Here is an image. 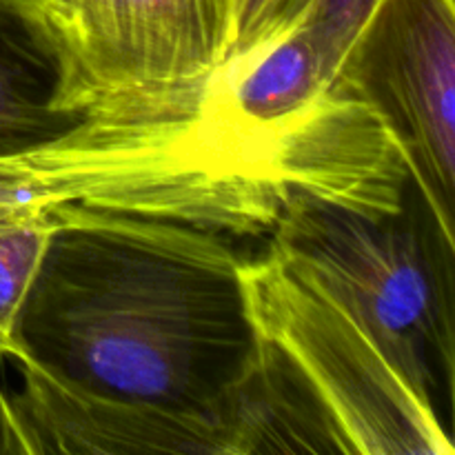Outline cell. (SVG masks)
<instances>
[{
	"label": "cell",
	"mask_w": 455,
	"mask_h": 455,
	"mask_svg": "<svg viewBox=\"0 0 455 455\" xmlns=\"http://www.w3.org/2000/svg\"><path fill=\"white\" fill-rule=\"evenodd\" d=\"M267 138L287 191L363 216L389 218L407 209L416 189L389 124L342 74Z\"/></svg>",
	"instance_id": "ba28073f"
},
{
	"label": "cell",
	"mask_w": 455,
	"mask_h": 455,
	"mask_svg": "<svg viewBox=\"0 0 455 455\" xmlns=\"http://www.w3.org/2000/svg\"><path fill=\"white\" fill-rule=\"evenodd\" d=\"M378 3L380 0H284L274 27L262 38V43L283 31L284 27L300 25L318 38L329 58L342 71L360 29L369 20Z\"/></svg>",
	"instance_id": "8fae6325"
},
{
	"label": "cell",
	"mask_w": 455,
	"mask_h": 455,
	"mask_svg": "<svg viewBox=\"0 0 455 455\" xmlns=\"http://www.w3.org/2000/svg\"><path fill=\"white\" fill-rule=\"evenodd\" d=\"M258 340L305 395L331 453L451 455V425L363 324L271 247L243 267Z\"/></svg>",
	"instance_id": "277c9868"
},
{
	"label": "cell",
	"mask_w": 455,
	"mask_h": 455,
	"mask_svg": "<svg viewBox=\"0 0 455 455\" xmlns=\"http://www.w3.org/2000/svg\"><path fill=\"white\" fill-rule=\"evenodd\" d=\"M7 360L18 371V387L7 389L13 455H238V440L218 413L114 398L74 385L20 354Z\"/></svg>",
	"instance_id": "52a82bcc"
},
{
	"label": "cell",
	"mask_w": 455,
	"mask_h": 455,
	"mask_svg": "<svg viewBox=\"0 0 455 455\" xmlns=\"http://www.w3.org/2000/svg\"><path fill=\"white\" fill-rule=\"evenodd\" d=\"M212 80L114 93L56 136L0 154V227L80 207L269 235L287 198L269 138L235 127Z\"/></svg>",
	"instance_id": "7a4b0ae2"
},
{
	"label": "cell",
	"mask_w": 455,
	"mask_h": 455,
	"mask_svg": "<svg viewBox=\"0 0 455 455\" xmlns=\"http://www.w3.org/2000/svg\"><path fill=\"white\" fill-rule=\"evenodd\" d=\"M53 220L0 227V360L16 345V324Z\"/></svg>",
	"instance_id": "30bf717a"
},
{
	"label": "cell",
	"mask_w": 455,
	"mask_h": 455,
	"mask_svg": "<svg viewBox=\"0 0 455 455\" xmlns=\"http://www.w3.org/2000/svg\"><path fill=\"white\" fill-rule=\"evenodd\" d=\"M284 0H240L238 3V34L229 60L251 52L262 43L274 27Z\"/></svg>",
	"instance_id": "7c38bea8"
},
{
	"label": "cell",
	"mask_w": 455,
	"mask_h": 455,
	"mask_svg": "<svg viewBox=\"0 0 455 455\" xmlns=\"http://www.w3.org/2000/svg\"><path fill=\"white\" fill-rule=\"evenodd\" d=\"M0 3H12V4H20V3H27V0H0Z\"/></svg>",
	"instance_id": "5bb4252c"
},
{
	"label": "cell",
	"mask_w": 455,
	"mask_h": 455,
	"mask_svg": "<svg viewBox=\"0 0 455 455\" xmlns=\"http://www.w3.org/2000/svg\"><path fill=\"white\" fill-rule=\"evenodd\" d=\"M56 71L16 4L0 3V154L52 138L78 116L53 109Z\"/></svg>",
	"instance_id": "9c48e42d"
},
{
	"label": "cell",
	"mask_w": 455,
	"mask_h": 455,
	"mask_svg": "<svg viewBox=\"0 0 455 455\" xmlns=\"http://www.w3.org/2000/svg\"><path fill=\"white\" fill-rule=\"evenodd\" d=\"M340 74L380 111L422 200L453 243V0H380Z\"/></svg>",
	"instance_id": "8992f818"
},
{
	"label": "cell",
	"mask_w": 455,
	"mask_h": 455,
	"mask_svg": "<svg viewBox=\"0 0 455 455\" xmlns=\"http://www.w3.org/2000/svg\"><path fill=\"white\" fill-rule=\"evenodd\" d=\"M429 216L425 200L418 216L371 218L287 191L269 247L331 293L438 407L453 389V243L435 220L422 227Z\"/></svg>",
	"instance_id": "3957f363"
},
{
	"label": "cell",
	"mask_w": 455,
	"mask_h": 455,
	"mask_svg": "<svg viewBox=\"0 0 455 455\" xmlns=\"http://www.w3.org/2000/svg\"><path fill=\"white\" fill-rule=\"evenodd\" d=\"M52 218L9 355L98 394L227 420L260 349L231 235L80 207Z\"/></svg>",
	"instance_id": "6da1fadb"
},
{
	"label": "cell",
	"mask_w": 455,
	"mask_h": 455,
	"mask_svg": "<svg viewBox=\"0 0 455 455\" xmlns=\"http://www.w3.org/2000/svg\"><path fill=\"white\" fill-rule=\"evenodd\" d=\"M240 0H27L16 4L56 71L53 109L212 80L229 62Z\"/></svg>",
	"instance_id": "5b68a950"
},
{
	"label": "cell",
	"mask_w": 455,
	"mask_h": 455,
	"mask_svg": "<svg viewBox=\"0 0 455 455\" xmlns=\"http://www.w3.org/2000/svg\"><path fill=\"white\" fill-rule=\"evenodd\" d=\"M0 455H13L12 418H9L7 387L0 382Z\"/></svg>",
	"instance_id": "4fadbf2b"
}]
</instances>
